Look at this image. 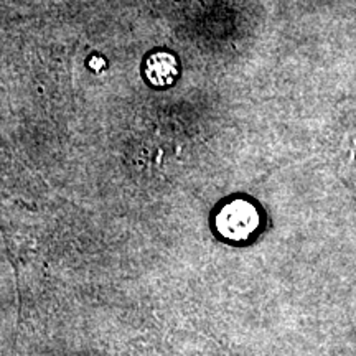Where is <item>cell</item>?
<instances>
[{"label": "cell", "mask_w": 356, "mask_h": 356, "mask_svg": "<svg viewBox=\"0 0 356 356\" xmlns=\"http://www.w3.org/2000/svg\"><path fill=\"white\" fill-rule=\"evenodd\" d=\"M221 228L228 234H248L256 228L257 216L251 204L238 202L225 208L220 220Z\"/></svg>", "instance_id": "6da1fadb"}, {"label": "cell", "mask_w": 356, "mask_h": 356, "mask_svg": "<svg viewBox=\"0 0 356 356\" xmlns=\"http://www.w3.org/2000/svg\"><path fill=\"white\" fill-rule=\"evenodd\" d=\"M177 73L175 58L168 53H157V55L150 56L149 63H147V78L157 86H165V84L173 83Z\"/></svg>", "instance_id": "7a4b0ae2"}]
</instances>
